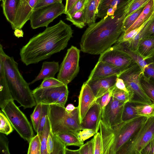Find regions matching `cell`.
Returning <instances> with one entry per match:
<instances>
[{
  "instance_id": "6",
  "label": "cell",
  "mask_w": 154,
  "mask_h": 154,
  "mask_svg": "<svg viewBox=\"0 0 154 154\" xmlns=\"http://www.w3.org/2000/svg\"><path fill=\"white\" fill-rule=\"evenodd\" d=\"M143 72L139 66L135 63L122 72L119 78L122 79L129 93V102L134 103H151L141 86L140 80Z\"/></svg>"
},
{
  "instance_id": "38",
  "label": "cell",
  "mask_w": 154,
  "mask_h": 154,
  "mask_svg": "<svg viewBox=\"0 0 154 154\" xmlns=\"http://www.w3.org/2000/svg\"><path fill=\"white\" fill-rule=\"evenodd\" d=\"M29 143L28 154H41V143L37 134L32 138Z\"/></svg>"
},
{
  "instance_id": "56",
  "label": "cell",
  "mask_w": 154,
  "mask_h": 154,
  "mask_svg": "<svg viewBox=\"0 0 154 154\" xmlns=\"http://www.w3.org/2000/svg\"><path fill=\"white\" fill-rule=\"evenodd\" d=\"M79 154L78 149L73 150L68 149L66 147L65 151V154Z\"/></svg>"
},
{
  "instance_id": "53",
  "label": "cell",
  "mask_w": 154,
  "mask_h": 154,
  "mask_svg": "<svg viewBox=\"0 0 154 154\" xmlns=\"http://www.w3.org/2000/svg\"><path fill=\"white\" fill-rule=\"evenodd\" d=\"M78 0H66L65 14L69 11L74 4Z\"/></svg>"
},
{
  "instance_id": "14",
  "label": "cell",
  "mask_w": 154,
  "mask_h": 154,
  "mask_svg": "<svg viewBox=\"0 0 154 154\" xmlns=\"http://www.w3.org/2000/svg\"><path fill=\"white\" fill-rule=\"evenodd\" d=\"M118 77L117 76L112 75L88 80L85 82L89 86L97 99L113 88Z\"/></svg>"
},
{
  "instance_id": "43",
  "label": "cell",
  "mask_w": 154,
  "mask_h": 154,
  "mask_svg": "<svg viewBox=\"0 0 154 154\" xmlns=\"http://www.w3.org/2000/svg\"><path fill=\"white\" fill-rule=\"evenodd\" d=\"M78 150L79 154H94V138L80 146Z\"/></svg>"
},
{
  "instance_id": "45",
  "label": "cell",
  "mask_w": 154,
  "mask_h": 154,
  "mask_svg": "<svg viewBox=\"0 0 154 154\" xmlns=\"http://www.w3.org/2000/svg\"><path fill=\"white\" fill-rule=\"evenodd\" d=\"M94 138V154H102L103 145L101 136L100 132L95 134Z\"/></svg>"
},
{
  "instance_id": "52",
  "label": "cell",
  "mask_w": 154,
  "mask_h": 154,
  "mask_svg": "<svg viewBox=\"0 0 154 154\" xmlns=\"http://www.w3.org/2000/svg\"><path fill=\"white\" fill-rule=\"evenodd\" d=\"M115 86L119 89L129 93V92L126 87L125 82L122 79L118 77L116 80Z\"/></svg>"
},
{
  "instance_id": "35",
  "label": "cell",
  "mask_w": 154,
  "mask_h": 154,
  "mask_svg": "<svg viewBox=\"0 0 154 154\" xmlns=\"http://www.w3.org/2000/svg\"><path fill=\"white\" fill-rule=\"evenodd\" d=\"M49 105L42 104V109L40 121L37 132V134L40 137L42 133L44 126L48 117Z\"/></svg>"
},
{
  "instance_id": "31",
  "label": "cell",
  "mask_w": 154,
  "mask_h": 154,
  "mask_svg": "<svg viewBox=\"0 0 154 154\" xmlns=\"http://www.w3.org/2000/svg\"><path fill=\"white\" fill-rule=\"evenodd\" d=\"M140 83L145 92L152 102L154 103V82L143 74Z\"/></svg>"
},
{
  "instance_id": "46",
  "label": "cell",
  "mask_w": 154,
  "mask_h": 154,
  "mask_svg": "<svg viewBox=\"0 0 154 154\" xmlns=\"http://www.w3.org/2000/svg\"><path fill=\"white\" fill-rule=\"evenodd\" d=\"M9 141L4 134L0 132V154H10L8 148Z\"/></svg>"
},
{
  "instance_id": "34",
  "label": "cell",
  "mask_w": 154,
  "mask_h": 154,
  "mask_svg": "<svg viewBox=\"0 0 154 154\" xmlns=\"http://www.w3.org/2000/svg\"><path fill=\"white\" fill-rule=\"evenodd\" d=\"M137 117L139 116L137 115L135 104L129 102L126 103L122 115L123 121H125Z\"/></svg>"
},
{
  "instance_id": "37",
  "label": "cell",
  "mask_w": 154,
  "mask_h": 154,
  "mask_svg": "<svg viewBox=\"0 0 154 154\" xmlns=\"http://www.w3.org/2000/svg\"><path fill=\"white\" fill-rule=\"evenodd\" d=\"M42 104H37L30 118L35 131L37 132L39 126L41 114Z\"/></svg>"
},
{
  "instance_id": "21",
  "label": "cell",
  "mask_w": 154,
  "mask_h": 154,
  "mask_svg": "<svg viewBox=\"0 0 154 154\" xmlns=\"http://www.w3.org/2000/svg\"><path fill=\"white\" fill-rule=\"evenodd\" d=\"M60 68L58 62L54 61L43 62L40 72L29 84H32L38 81L47 78H54L56 74L59 72Z\"/></svg>"
},
{
  "instance_id": "23",
  "label": "cell",
  "mask_w": 154,
  "mask_h": 154,
  "mask_svg": "<svg viewBox=\"0 0 154 154\" xmlns=\"http://www.w3.org/2000/svg\"><path fill=\"white\" fill-rule=\"evenodd\" d=\"M3 14L11 26L15 20L20 0H0Z\"/></svg>"
},
{
  "instance_id": "16",
  "label": "cell",
  "mask_w": 154,
  "mask_h": 154,
  "mask_svg": "<svg viewBox=\"0 0 154 154\" xmlns=\"http://www.w3.org/2000/svg\"><path fill=\"white\" fill-rule=\"evenodd\" d=\"M97 99L89 86L85 82L83 84L79 97L78 106L79 112L80 124L82 122L87 112Z\"/></svg>"
},
{
  "instance_id": "4",
  "label": "cell",
  "mask_w": 154,
  "mask_h": 154,
  "mask_svg": "<svg viewBox=\"0 0 154 154\" xmlns=\"http://www.w3.org/2000/svg\"><path fill=\"white\" fill-rule=\"evenodd\" d=\"M0 58L3 61L5 75L14 100L17 101L24 109L37 104L32 91L24 79L18 68V64L12 57L7 55L0 45Z\"/></svg>"
},
{
  "instance_id": "57",
  "label": "cell",
  "mask_w": 154,
  "mask_h": 154,
  "mask_svg": "<svg viewBox=\"0 0 154 154\" xmlns=\"http://www.w3.org/2000/svg\"><path fill=\"white\" fill-rule=\"evenodd\" d=\"M95 3H96V8L97 9V11L99 7V4L101 1V0H95Z\"/></svg>"
},
{
  "instance_id": "10",
  "label": "cell",
  "mask_w": 154,
  "mask_h": 154,
  "mask_svg": "<svg viewBox=\"0 0 154 154\" xmlns=\"http://www.w3.org/2000/svg\"><path fill=\"white\" fill-rule=\"evenodd\" d=\"M80 50L72 46L68 49L60 68L57 79L68 85L77 76L79 70Z\"/></svg>"
},
{
  "instance_id": "39",
  "label": "cell",
  "mask_w": 154,
  "mask_h": 154,
  "mask_svg": "<svg viewBox=\"0 0 154 154\" xmlns=\"http://www.w3.org/2000/svg\"><path fill=\"white\" fill-rule=\"evenodd\" d=\"M112 97L120 101L126 103L129 101V94L117 88L115 86L112 89Z\"/></svg>"
},
{
  "instance_id": "32",
  "label": "cell",
  "mask_w": 154,
  "mask_h": 154,
  "mask_svg": "<svg viewBox=\"0 0 154 154\" xmlns=\"http://www.w3.org/2000/svg\"><path fill=\"white\" fill-rule=\"evenodd\" d=\"M51 131V126L48 117L42 134L39 137L41 145V154H48L47 142L49 135Z\"/></svg>"
},
{
  "instance_id": "41",
  "label": "cell",
  "mask_w": 154,
  "mask_h": 154,
  "mask_svg": "<svg viewBox=\"0 0 154 154\" xmlns=\"http://www.w3.org/2000/svg\"><path fill=\"white\" fill-rule=\"evenodd\" d=\"M146 60L148 64L144 70L143 74L154 82V55Z\"/></svg>"
},
{
  "instance_id": "22",
  "label": "cell",
  "mask_w": 154,
  "mask_h": 154,
  "mask_svg": "<svg viewBox=\"0 0 154 154\" xmlns=\"http://www.w3.org/2000/svg\"><path fill=\"white\" fill-rule=\"evenodd\" d=\"M154 16V0H150L145 6L143 11L134 23L125 32L126 34L138 28Z\"/></svg>"
},
{
  "instance_id": "26",
  "label": "cell",
  "mask_w": 154,
  "mask_h": 154,
  "mask_svg": "<svg viewBox=\"0 0 154 154\" xmlns=\"http://www.w3.org/2000/svg\"><path fill=\"white\" fill-rule=\"evenodd\" d=\"M112 47L126 54L139 66L143 73L148 63L146 60L143 59L137 51L131 49L122 42H116Z\"/></svg>"
},
{
  "instance_id": "17",
  "label": "cell",
  "mask_w": 154,
  "mask_h": 154,
  "mask_svg": "<svg viewBox=\"0 0 154 154\" xmlns=\"http://www.w3.org/2000/svg\"><path fill=\"white\" fill-rule=\"evenodd\" d=\"M102 112L99 105L94 103L87 112L80 125L82 130L84 129L92 130L95 134L100 128Z\"/></svg>"
},
{
  "instance_id": "49",
  "label": "cell",
  "mask_w": 154,
  "mask_h": 154,
  "mask_svg": "<svg viewBox=\"0 0 154 154\" xmlns=\"http://www.w3.org/2000/svg\"><path fill=\"white\" fill-rule=\"evenodd\" d=\"M151 36H154V16L149 20L146 25L144 38Z\"/></svg>"
},
{
  "instance_id": "44",
  "label": "cell",
  "mask_w": 154,
  "mask_h": 154,
  "mask_svg": "<svg viewBox=\"0 0 154 154\" xmlns=\"http://www.w3.org/2000/svg\"><path fill=\"white\" fill-rule=\"evenodd\" d=\"M112 89L97 99L96 102L99 105L102 112L112 97Z\"/></svg>"
},
{
  "instance_id": "19",
  "label": "cell",
  "mask_w": 154,
  "mask_h": 154,
  "mask_svg": "<svg viewBox=\"0 0 154 154\" xmlns=\"http://www.w3.org/2000/svg\"><path fill=\"white\" fill-rule=\"evenodd\" d=\"M122 72L118 68L106 62L98 61L91 71L88 80L104 78L112 75L118 77Z\"/></svg>"
},
{
  "instance_id": "12",
  "label": "cell",
  "mask_w": 154,
  "mask_h": 154,
  "mask_svg": "<svg viewBox=\"0 0 154 154\" xmlns=\"http://www.w3.org/2000/svg\"><path fill=\"white\" fill-rule=\"evenodd\" d=\"M98 61L114 66L122 72L136 63L125 53L112 46L100 54Z\"/></svg>"
},
{
  "instance_id": "50",
  "label": "cell",
  "mask_w": 154,
  "mask_h": 154,
  "mask_svg": "<svg viewBox=\"0 0 154 154\" xmlns=\"http://www.w3.org/2000/svg\"><path fill=\"white\" fill-rule=\"evenodd\" d=\"M78 134L80 138L84 141L93 136L95 133L92 130L86 128L82 129V131H79Z\"/></svg>"
},
{
  "instance_id": "51",
  "label": "cell",
  "mask_w": 154,
  "mask_h": 154,
  "mask_svg": "<svg viewBox=\"0 0 154 154\" xmlns=\"http://www.w3.org/2000/svg\"><path fill=\"white\" fill-rule=\"evenodd\" d=\"M141 154H154V139L143 149Z\"/></svg>"
},
{
  "instance_id": "20",
  "label": "cell",
  "mask_w": 154,
  "mask_h": 154,
  "mask_svg": "<svg viewBox=\"0 0 154 154\" xmlns=\"http://www.w3.org/2000/svg\"><path fill=\"white\" fill-rule=\"evenodd\" d=\"M13 100L6 79L3 61L0 59V107L2 109L9 101Z\"/></svg>"
},
{
  "instance_id": "55",
  "label": "cell",
  "mask_w": 154,
  "mask_h": 154,
  "mask_svg": "<svg viewBox=\"0 0 154 154\" xmlns=\"http://www.w3.org/2000/svg\"><path fill=\"white\" fill-rule=\"evenodd\" d=\"M76 107L72 104H68L66 107V110L69 112H71L74 110Z\"/></svg>"
},
{
  "instance_id": "30",
  "label": "cell",
  "mask_w": 154,
  "mask_h": 154,
  "mask_svg": "<svg viewBox=\"0 0 154 154\" xmlns=\"http://www.w3.org/2000/svg\"><path fill=\"white\" fill-rule=\"evenodd\" d=\"M84 8L76 12L70 16H66V20L71 22L76 27L80 29L83 28L86 24L84 16Z\"/></svg>"
},
{
  "instance_id": "3",
  "label": "cell",
  "mask_w": 154,
  "mask_h": 154,
  "mask_svg": "<svg viewBox=\"0 0 154 154\" xmlns=\"http://www.w3.org/2000/svg\"><path fill=\"white\" fill-rule=\"evenodd\" d=\"M147 118L137 117L112 127L106 125L101 120L99 129L102 142V154H116Z\"/></svg>"
},
{
  "instance_id": "33",
  "label": "cell",
  "mask_w": 154,
  "mask_h": 154,
  "mask_svg": "<svg viewBox=\"0 0 154 154\" xmlns=\"http://www.w3.org/2000/svg\"><path fill=\"white\" fill-rule=\"evenodd\" d=\"M146 5L140 8L125 18L122 28L123 32H125L134 23L143 11Z\"/></svg>"
},
{
  "instance_id": "11",
  "label": "cell",
  "mask_w": 154,
  "mask_h": 154,
  "mask_svg": "<svg viewBox=\"0 0 154 154\" xmlns=\"http://www.w3.org/2000/svg\"><path fill=\"white\" fill-rule=\"evenodd\" d=\"M37 104H57L61 105L63 97L68 94L67 85L41 88L39 87L32 91Z\"/></svg>"
},
{
  "instance_id": "1",
  "label": "cell",
  "mask_w": 154,
  "mask_h": 154,
  "mask_svg": "<svg viewBox=\"0 0 154 154\" xmlns=\"http://www.w3.org/2000/svg\"><path fill=\"white\" fill-rule=\"evenodd\" d=\"M71 26L60 20L35 35L20 49L21 60L26 66L36 64L63 50L72 37Z\"/></svg>"
},
{
  "instance_id": "36",
  "label": "cell",
  "mask_w": 154,
  "mask_h": 154,
  "mask_svg": "<svg viewBox=\"0 0 154 154\" xmlns=\"http://www.w3.org/2000/svg\"><path fill=\"white\" fill-rule=\"evenodd\" d=\"M13 127L5 115L0 112V132L8 135L13 130Z\"/></svg>"
},
{
  "instance_id": "48",
  "label": "cell",
  "mask_w": 154,
  "mask_h": 154,
  "mask_svg": "<svg viewBox=\"0 0 154 154\" xmlns=\"http://www.w3.org/2000/svg\"><path fill=\"white\" fill-rule=\"evenodd\" d=\"M63 0H38L33 10L54 3L62 2Z\"/></svg>"
},
{
  "instance_id": "9",
  "label": "cell",
  "mask_w": 154,
  "mask_h": 154,
  "mask_svg": "<svg viewBox=\"0 0 154 154\" xmlns=\"http://www.w3.org/2000/svg\"><path fill=\"white\" fill-rule=\"evenodd\" d=\"M65 14V6L62 2L54 3L33 10L29 18L31 27L35 29L48 27L59 16Z\"/></svg>"
},
{
  "instance_id": "42",
  "label": "cell",
  "mask_w": 154,
  "mask_h": 154,
  "mask_svg": "<svg viewBox=\"0 0 154 154\" xmlns=\"http://www.w3.org/2000/svg\"><path fill=\"white\" fill-rule=\"evenodd\" d=\"M64 85L65 84L57 79L50 77L44 79L39 87L43 88L59 86Z\"/></svg>"
},
{
  "instance_id": "5",
  "label": "cell",
  "mask_w": 154,
  "mask_h": 154,
  "mask_svg": "<svg viewBox=\"0 0 154 154\" xmlns=\"http://www.w3.org/2000/svg\"><path fill=\"white\" fill-rule=\"evenodd\" d=\"M48 118L51 131L54 134L69 131L81 130L78 107L71 112L65 106L57 104L49 105Z\"/></svg>"
},
{
  "instance_id": "28",
  "label": "cell",
  "mask_w": 154,
  "mask_h": 154,
  "mask_svg": "<svg viewBox=\"0 0 154 154\" xmlns=\"http://www.w3.org/2000/svg\"><path fill=\"white\" fill-rule=\"evenodd\" d=\"M86 24L88 25L96 22L97 9L95 0H88L84 9Z\"/></svg>"
},
{
  "instance_id": "15",
  "label": "cell",
  "mask_w": 154,
  "mask_h": 154,
  "mask_svg": "<svg viewBox=\"0 0 154 154\" xmlns=\"http://www.w3.org/2000/svg\"><path fill=\"white\" fill-rule=\"evenodd\" d=\"M38 0H20L12 29H21L29 18Z\"/></svg>"
},
{
  "instance_id": "24",
  "label": "cell",
  "mask_w": 154,
  "mask_h": 154,
  "mask_svg": "<svg viewBox=\"0 0 154 154\" xmlns=\"http://www.w3.org/2000/svg\"><path fill=\"white\" fill-rule=\"evenodd\" d=\"M137 51L146 60L154 55V36L145 37L139 42Z\"/></svg>"
},
{
  "instance_id": "13",
  "label": "cell",
  "mask_w": 154,
  "mask_h": 154,
  "mask_svg": "<svg viewBox=\"0 0 154 154\" xmlns=\"http://www.w3.org/2000/svg\"><path fill=\"white\" fill-rule=\"evenodd\" d=\"M126 103L112 97L109 103L102 112V121L109 127L116 125L123 122L122 115Z\"/></svg>"
},
{
  "instance_id": "54",
  "label": "cell",
  "mask_w": 154,
  "mask_h": 154,
  "mask_svg": "<svg viewBox=\"0 0 154 154\" xmlns=\"http://www.w3.org/2000/svg\"><path fill=\"white\" fill-rule=\"evenodd\" d=\"M14 34L16 37L19 38L23 37L24 33L21 29H17L14 30Z\"/></svg>"
},
{
  "instance_id": "25",
  "label": "cell",
  "mask_w": 154,
  "mask_h": 154,
  "mask_svg": "<svg viewBox=\"0 0 154 154\" xmlns=\"http://www.w3.org/2000/svg\"><path fill=\"white\" fill-rule=\"evenodd\" d=\"M79 132L69 131L59 133L55 135L66 146H75L80 147L84 144V141L79 137Z\"/></svg>"
},
{
  "instance_id": "47",
  "label": "cell",
  "mask_w": 154,
  "mask_h": 154,
  "mask_svg": "<svg viewBox=\"0 0 154 154\" xmlns=\"http://www.w3.org/2000/svg\"><path fill=\"white\" fill-rule=\"evenodd\" d=\"M88 0H78L66 13V16H70L76 12L84 8Z\"/></svg>"
},
{
  "instance_id": "29",
  "label": "cell",
  "mask_w": 154,
  "mask_h": 154,
  "mask_svg": "<svg viewBox=\"0 0 154 154\" xmlns=\"http://www.w3.org/2000/svg\"><path fill=\"white\" fill-rule=\"evenodd\" d=\"M137 115L138 116L150 118L154 116V103H134Z\"/></svg>"
},
{
  "instance_id": "18",
  "label": "cell",
  "mask_w": 154,
  "mask_h": 154,
  "mask_svg": "<svg viewBox=\"0 0 154 154\" xmlns=\"http://www.w3.org/2000/svg\"><path fill=\"white\" fill-rule=\"evenodd\" d=\"M132 0H101L96 14V18L102 19L113 15L117 9L128 7Z\"/></svg>"
},
{
  "instance_id": "2",
  "label": "cell",
  "mask_w": 154,
  "mask_h": 154,
  "mask_svg": "<svg viewBox=\"0 0 154 154\" xmlns=\"http://www.w3.org/2000/svg\"><path fill=\"white\" fill-rule=\"evenodd\" d=\"M128 8H118L113 15L105 17L89 25L81 39V51L98 55L111 47L123 32L122 26Z\"/></svg>"
},
{
  "instance_id": "40",
  "label": "cell",
  "mask_w": 154,
  "mask_h": 154,
  "mask_svg": "<svg viewBox=\"0 0 154 154\" xmlns=\"http://www.w3.org/2000/svg\"><path fill=\"white\" fill-rule=\"evenodd\" d=\"M150 0H132L127 10L126 17L135 11L146 5Z\"/></svg>"
},
{
  "instance_id": "7",
  "label": "cell",
  "mask_w": 154,
  "mask_h": 154,
  "mask_svg": "<svg viewBox=\"0 0 154 154\" xmlns=\"http://www.w3.org/2000/svg\"><path fill=\"white\" fill-rule=\"evenodd\" d=\"M154 139V116L147 118L116 154H141L143 149Z\"/></svg>"
},
{
  "instance_id": "27",
  "label": "cell",
  "mask_w": 154,
  "mask_h": 154,
  "mask_svg": "<svg viewBox=\"0 0 154 154\" xmlns=\"http://www.w3.org/2000/svg\"><path fill=\"white\" fill-rule=\"evenodd\" d=\"M66 146L51 131L47 142L48 154H65Z\"/></svg>"
},
{
  "instance_id": "8",
  "label": "cell",
  "mask_w": 154,
  "mask_h": 154,
  "mask_svg": "<svg viewBox=\"0 0 154 154\" xmlns=\"http://www.w3.org/2000/svg\"><path fill=\"white\" fill-rule=\"evenodd\" d=\"M14 100L9 101L1 109L13 128L21 137L29 143L34 136L32 127Z\"/></svg>"
}]
</instances>
